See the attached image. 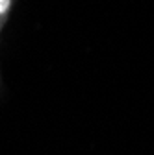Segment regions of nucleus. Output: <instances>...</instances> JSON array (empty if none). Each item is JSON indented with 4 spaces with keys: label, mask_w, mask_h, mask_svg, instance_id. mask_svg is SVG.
Segmentation results:
<instances>
[{
    "label": "nucleus",
    "mask_w": 154,
    "mask_h": 155,
    "mask_svg": "<svg viewBox=\"0 0 154 155\" xmlns=\"http://www.w3.org/2000/svg\"><path fill=\"white\" fill-rule=\"evenodd\" d=\"M8 8H9V0H0V13L6 11Z\"/></svg>",
    "instance_id": "obj_1"
}]
</instances>
